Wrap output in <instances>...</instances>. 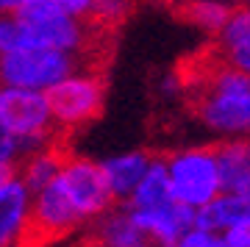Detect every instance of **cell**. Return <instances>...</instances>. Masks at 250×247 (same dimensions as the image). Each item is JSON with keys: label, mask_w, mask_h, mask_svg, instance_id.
Instances as JSON below:
<instances>
[{"label": "cell", "mask_w": 250, "mask_h": 247, "mask_svg": "<svg viewBox=\"0 0 250 247\" xmlns=\"http://www.w3.org/2000/svg\"><path fill=\"white\" fill-rule=\"evenodd\" d=\"M181 78L189 111L200 128L214 133L217 142L250 139V75L211 50Z\"/></svg>", "instance_id": "6da1fadb"}, {"label": "cell", "mask_w": 250, "mask_h": 247, "mask_svg": "<svg viewBox=\"0 0 250 247\" xmlns=\"http://www.w3.org/2000/svg\"><path fill=\"white\" fill-rule=\"evenodd\" d=\"M164 161H167V175L178 203L197 211L211 203L217 194L225 192L217 144H189L167 153Z\"/></svg>", "instance_id": "7a4b0ae2"}, {"label": "cell", "mask_w": 250, "mask_h": 247, "mask_svg": "<svg viewBox=\"0 0 250 247\" xmlns=\"http://www.w3.org/2000/svg\"><path fill=\"white\" fill-rule=\"evenodd\" d=\"M0 123L22 142L25 156L56 139H64L53 120L47 92L0 86Z\"/></svg>", "instance_id": "3957f363"}, {"label": "cell", "mask_w": 250, "mask_h": 247, "mask_svg": "<svg viewBox=\"0 0 250 247\" xmlns=\"http://www.w3.org/2000/svg\"><path fill=\"white\" fill-rule=\"evenodd\" d=\"M81 67H100V64L89 62L78 53L34 47V50H22V53L0 56V86L50 92L56 83L70 78Z\"/></svg>", "instance_id": "277c9868"}, {"label": "cell", "mask_w": 250, "mask_h": 247, "mask_svg": "<svg viewBox=\"0 0 250 247\" xmlns=\"http://www.w3.org/2000/svg\"><path fill=\"white\" fill-rule=\"evenodd\" d=\"M47 100L53 108L56 125L64 136L89 125L92 120L100 117L103 103H106V81H103L100 67H81L70 78L56 83L47 92Z\"/></svg>", "instance_id": "5b68a950"}, {"label": "cell", "mask_w": 250, "mask_h": 247, "mask_svg": "<svg viewBox=\"0 0 250 247\" xmlns=\"http://www.w3.org/2000/svg\"><path fill=\"white\" fill-rule=\"evenodd\" d=\"M67 197L72 200V206L78 208V214L83 217L86 225H92L95 220H100L103 214H108L117 206L111 186L106 181L103 164L83 156H67L62 172H59Z\"/></svg>", "instance_id": "8992f818"}, {"label": "cell", "mask_w": 250, "mask_h": 247, "mask_svg": "<svg viewBox=\"0 0 250 247\" xmlns=\"http://www.w3.org/2000/svg\"><path fill=\"white\" fill-rule=\"evenodd\" d=\"M83 247H175L167 236L156 233L147 228L145 222H139L131 214V208L123 203H117L108 214H103L100 220L92 222L89 233L81 242Z\"/></svg>", "instance_id": "52a82bcc"}, {"label": "cell", "mask_w": 250, "mask_h": 247, "mask_svg": "<svg viewBox=\"0 0 250 247\" xmlns=\"http://www.w3.org/2000/svg\"><path fill=\"white\" fill-rule=\"evenodd\" d=\"M34 192L20 172L0 184V247H17L31 220Z\"/></svg>", "instance_id": "ba28073f"}, {"label": "cell", "mask_w": 250, "mask_h": 247, "mask_svg": "<svg viewBox=\"0 0 250 247\" xmlns=\"http://www.w3.org/2000/svg\"><path fill=\"white\" fill-rule=\"evenodd\" d=\"M153 159L156 156L147 150H128V153H117V156H108L106 161H100L117 203H128V197L136 192V186L142 184V178L147 175Z\"/></svg>", "instance_id": "9c48e42d"}, {"label": "cell", "mask_w": 250, "mask_h": 247, "mask_svg": "<svg viewBox=\"0 0 250 247\" xmlns=\"http://www.w3.org/2000/svg\"><path fill=\"white\" fill-rule=\"evenodd\" d=\"M67 156H70L67 142L56 139V142H50V144H45V147H39V150L28 153L25 159L20 161L17 172H20V178L28 184V189L36 194L39 189H45L47 184H53L56 178H59V172H62Z\"/></svg>", "instance_id": "30bf717a"}, {"label": "cell", "mask_w": 250, "mask_h": 247, "mask_svg": "<svg viewBox=\"0 0 250 247\" xmlns=\"http://www.w3.org/2000/svg\"><path fill=\"white\" fill-rule=\"evenodd\" d=\"M248 220H250L248 197H239L233 192H223L217 194L208 206L197 208L195 225L203 230H211V233H228L231 228H236V225H242Z\"/></svg>", "instance_id": "8fae6325"}, {"label": "cell", "mask_w": 250, "mask_h": 247, "mask_svg": "<svg viewBox=\"0 0 250 247\" xmlns=\"http://www.w3.org/2000/svg\"><path fill=\"white\" fill-rule=\"evenodd\" d=\"M217 156L223 169V189L250 200V139L217 142Z\"/></svg>", "instance_id": "7c38bea8"}, {"label": "cell", "mask_w": 250, "mask_h": 247, "mask_svg": "<svg viewBox=\"0 0 250 247\" xmlns=\"http://www.w3.org/2000/svg\"><path fill=\"white\" fill-rule=\"evenodd\" d=\"M170 203H175V194H172L170 175H167V161L164 156H156L142 184L136 186V192L123 206H128L131 211H159Z\"/></svg>", "instance_id": "4fadbf2b"}, {"label": "cell", "mask_w": 250, "mask_h": 247, "mask_svg": "<svg viewBox=\"0 0 250 247\" xmlns=\"http://www.w3.org/2000/svg\"><path fill=\"white\" fill-rule=\"evenodd\" d=\"M233 6H236V0H187V3L172 6V11L184 22H189L192 28L203 31L206 36L214 39L223 31V25L228 22Z\"/></svg>", "instance_id": "5bb4252c"}, {"label": "cell", "mask_w": 250, "mask_h": 247, "mask_svg": "<svg viewBox=\"0 0 250 247\" xmlns=\"http://www.w3.org/2000/svg\"><path fill=\"white\" fill-rule=\"evenodd\" d=\"M211 50L214 53H231L242 44H250V3H236L231 11L228 22L223 25V31L211 39Z\"/></svg>", "instance_id": "9a60e30c"}, {"label": "cell", "mask_w": 250, "mask_h": 247, "mask_svg": "<svg viewBox=\"0 0 250 247\" xmlns=\"http://www.w3.org/2000/svg\"><path fill=\"white\" fill-rule=\"evenodd\" d=\"M98 0H31L20 14H67L78 20H92Z\"/></svg>", "instance_id": "2e32d148"}, {"label": "cell", "mask_w": 250, "mask_h": 247, "mask_svg": "<svg viewBox=\"0 0 250 247\" xmlns=\"http://www.w3.org/2000/svg\"><path fill=\"white\" fill-rule=\"evenodd\" d=\"M128 14H131V0H98V3H95L92 22L100 25V28H106V31H111V28L120 25Z\"/></svg>", "instance_id": "e0dca14e"}, {"label": "cell", "mask_w": 250, "mask_h": 247, "mask_svg": "<svg viewBox=\"0 0 250 247\" xmlns=\"http://www.w3.org/2000/svg\"><path fill=\"white\" fill-rule=\"evenodd\" d=\"M22 159H25L22 142L0 123V167H20Z\"/></svg>", "instance_id": "ac0fdd59"}, {"label": "cell", "mask_w": 250, "mask_h": 247, "mask_svg": "<svg viewBox=\"0 0 250 247\" xmlns=\"http://www.w3.org/2000/svg\"><path fill=\"white\" fill-rule=\"evenodd\" d=\"M175 247H231V245L225 242L223 233H211V230H203L195 225L175 242Z\"/></svg>", "instance_id": "d6986e66"}, {"label": "cell", "mask_w": 250, "mask_h": 247, "mask_svg": "<svg viewBox=\"0 0 250 247\" xmlns=\"http://www.w3.org/2000/svg\"><path fill=\"white\" fill-rule=\"evenodd\" d=\"M223 59L231 64V67H236V70H242L245 75H250V44H242V47H236L231 53H223Z\"/></svg>", "instance_id": "ffe728a7"}, {"label": "cell", "mask_w": 250, "mask_h": 247, "mask_svg": "<svg viewBox=\"0 0 250 247\" xmlns=\"http://www.w3.org/2000/svg\"><path fill=\"white\" fill-rule=\"evenodd\" d=\"M31 0H0V14H20Z\"/></svg>", "instance_id": "44dd1931"}, {"label": "cell", "mask_w": 250, "mask_h": 247, "mask_svg": "<svg viewBox=\"0 0 250 247\" xmlns=\"http://www.w3.org/2000/svg\"><path fill=\"white\" fill-rule=\"evenodd\" d=\"M164 3H170V9H172V6H178V3H187V0H164Z\"/></svg>", "instance_id": "7402d4cb"}, {"label": "cell", "mask_w": 250, "mask_h": 247, "mask_svg": "<svg viewBox=\"0 0 250 247\" xmlns=\"http://www.w3.org/2000/svg\"><path fill=\"white\" fill-rule=\"evenodd\" d=\"M236 3H250V0H236Z\"/></svg>", "instance_id": "603a6c76"}, {"label": "cell", "mask_w": 250, "mask_h": 247, "mask_svg": "<svg viewBox=\"0 0 250 247\" xmlns=\"http://www.w3.org/2000/svg\"><path fill=\"white\" fill-rule=\"evenodd\" d=\"M78 247H83V245H78Z\"/></svg>", "instance_id": "cb8c5ba5"}]
</instances>
